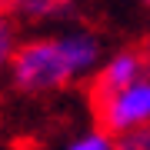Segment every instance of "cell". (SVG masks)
Returning <instances> with one entry per match:
<instances>
[{
  "mask_svg": "<svg viewBox=\"0 0 150 150\" xmlns=\"http://www.w3.org/2000/svg\"><path fill=\"white\" fill-rule=\"evenodd\" d=\"M144 4H147V7H150V0H144Z\"/></svg>",
  "mask_w": 150,
  "mask_h": 150,
  "instance_id": "9c48e42d",
  "label": "cell"
},
{
  "mask_svg": "<svg viewBox=\"0 0 150 150\" xmlns=\"http://www.w3.org/2000/svg\"><path fill=\"white\" fill-rule=\"evenodd\" d=\"M10 83L20 93H54L60 87H67L70 80H77L74 67L60 47V37H40L17 43L13 57H10Z\"/></svg>",
  "mask_w": 150,
  "mask_h": 150,
  "instance_id": "6da1fadb",
  "label": "cell"
},
{
  "mask_svg": "<svg viewBox=\"0 0 150 150\" xmlns=\"http://www.w3.org/2000/svg\"><path fill=\"white\" fill-rule=\"evenodd\" d=\"M113 150H150V123L137 127V130H127V134H117Z\"/></svg>",
  "mask_w": 150,
  "mask_h": 150,
  "instance_id": "52a82bcc",
  "label": "cell"
},
{
  "mask_svg": "<svg viewBox=\"0 0 150 150\" xmlns=\"http://www.w3.org/2000/svg\"><path fill=\"white\" fill-rule=\"evenodd\" d=\"M150 74V64L144 57V50H120V54H113L110 60H103V67L97 70L93 77V100L97 97H107L113 90H120V87L140 80V77Z\"/></svg>",
  "mask_w": 150,
  "mask_h": 150,
  "instance_id": "3957f363",
  "label": "cell"
},
{
  "mask_svg": "<svg viewBox=\"0 0 150 150\" xmlns=\"http://www.w3.org/2000/svg\"><path fill=\"white\" fill-rule=\"evenodd\" d=\"M0 10L27 23L64 20L74 13V0H0Z\"/></svg>",
  "mask_w": 150,
  "mask_h": 150,
  "instance_id": "277c9868",
  "label": "cell"
},
{
  "mask_svg": "<svg viewBox=\"0 0 150 150\" xmlns=\"http://www.w3.org/2000/svg\"><path fill=\"white\" fill-rule=\"evenodd\" d=\"M64 150H113V134H107L103 127L87 130V134H80L77 140H70Z\"/></svg>",
  "mask_w": 150,
  "mask_h": 150,
  "instance_id": "5b68a950",
  "label": "cell"
},
{
  "mask_svg": "<svg viewBox=\"0 0 150 150\" xmlns=\"http://www.w3.org/2000/svg\"><path fill=\"white\" fill-rule=\"evenodd\" d=\"M144 57H147V64H150V43H147V50H144Z\"/></svg>",
  "mask_w": 150,
  "mask_h": 150,
  "instance_id": "ba28073f",
  "label": "cell"
},
{
  "mask_svg": "<svg viewBox=\"0 0 150 150\" xmlns=\"http://www.w3.org/2000/svg\"><path fill=\"white\" fill-rule=\"evenodd\" d=\"M13 50H17V30H13V20H10V13L0 10V70L10 64Z\"/></svg>",
  "mask_w": 150,
  "mask_h": 150,
  "instance_id": "8992f818",
  "label": "cell"
},
{
  "mask_svg": "<svg viewBox=\"0 0 150 150\" xmlns=\"http://www.w3.org/2000/svg\"><path fill=\"white\" fill-rule=\"evenodd\" d=\"M93 113L107 134H127V130L147 127L150 123V74L107 97H97Z\"/></svg>",
  "mask_w": 150,
  "mask_h": 150,
  "instance_id": "7a4b0ae2",
  "label": "cell"
}]
</instances>
